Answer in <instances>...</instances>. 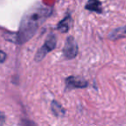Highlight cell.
Wrapping results in <instances>:
<instances>
[{
    "instance_id": "cell-1",
    "label": "cell",
    "mask_w": 126,
    "mask_h": 126,
    "mask_svg": "<svg viewBox=\"0 0 126 126\" xmlns=\"http://www.w3.org/2000/svg\"><path fill=\"white\" fill-rule=\"evenodd\" d=\"M50 13L51 9L42 5L30 10L22 19L19 30L15 35L14 42L17 44H24L30 41Z\"/></svg>"
},
{
    "instance_id": "cell-2",
    "label": "cell",
    "mask_w": 126,
    "mask_h": 126,
    "mask_svg": "<svg viewBox=\"0 0 126 126\" xmlns=\"http://www.w3.org/2000/svg\"><path fill=\"white\" fill-rule=\"evenodd\" d=\"M56 43H57V39H56L55 35L53 33H50L47 35V38H46L45 42H44L43 45L42 46V47H40L38 49V51H37V53L35 54V61H37V62L42 61L44 59V57L49 52H51V51L55 48Z\"/></svg>"
},
{
    "instance_id": "cell-3",
    "label": "cell",
    "mask_w": 126,
    "mask_h": 126,
    "mask_svg": "<svg viewBox=\"0 0 126 126\" xmlns=\"http://www.w3.org/2000/svg\"><path fill=\"white\" fill-rule=\"evenodd\" d=\"M78 45L73 36H68L63 47V54L67 59H74L78 54Z\"/></svg>"
},
{
    "instance_id": "cell-4",
    "label": "cell",
    "mask_w": 126,
    "mask_h": 126,
    "mask_svg": "<svg viewBox=\"0 0 126 126\" xmlns=\"http://www.w3.org/2000/svg\"><path fill=\"white\" fill-rule=\"evenodd\" d=\"M66 86H67V89L85 88L87 86V81L83 78L78 77V76H69L66 79Z\"/></svg>"
},
{
    "instance_id": "cell-5",
    "label": "cell",
    "mask_w": 126,
    "mask_h": 126,
    "mask_svg": "<svg viewBox=\"0 0 126 126\" xmlns=\"http://www.w3.org/2000/svg\"><path fill=\"white\" fill-rule=\"evenodd\" d=\"M72 18H71V16L68 15L65 18H63L57 25V29L58 30H60L62 33H67V31L70 29L71 25H72Z\"/></svg>"
},
{
    "instance_id": "cell-6",
    "label": "cell",
    "mask_w": 126,
    "mask_h": 126,
    "mask_svg": "<svg viewBox=\"0 0 126 126\" xmlns=\"http://www.w3.org/2000/svg\"><path fill=\"white\" fill-rule=\"evenodd\" d=\"M86 9L88 11L100 13L102 11L101 3L99 2V0H88L86 5Z\"/></svg>"
},
{
    "instance_id": "cell-7",
    "label": "cell",
    "mask_w": 126,
    "mask_h": 126,
    "mask_svg": "<svg viewBox=\"0 0 126 126\" xmlns=\"http://www.w3.org/2000/svg\"><path fill=\"white\" fill-rule=\"evenodd\" d=\"M51 110L54 112V114L57 117H63L65 115V110L63 107L55 100H53L51 103Z\"/></svg>"
},
{
    "instance_id": "cell-8",
    "label": "cell",
    "mask_w": 126,
    "mask_h": 126,
    "mask_svg": "<svg viewBox=\"0 0 126 126\" xmlns=\"http://www.w3.org/2000/svg\"><path fill=\"white\" fill-rule=\"evenodd\" d=\"M126 35V27H123V28H119L117 30H113L111 33L109 35V38L112 39V40H116L120 37H123V35Z\"/></svg>"
},
{
    "instance_id": "cell-9",
    "label": "cell",
    "mask_w": 126,
    "mask_h": 126,
    "mask_svg": "<svg viewBox=\"0 0 126 126\" xmlns=\"http://www.w3.org/2000/svg\"><path fill=\"white\" fill-rule=\"evenodd\" d=\"M6 57H7V55L5 53L4 51L0 50V63H4L6 60Z\"/></svg>"
},
{
    "instance_id": "cell-10",
    "label": "cell",
    "mask_w": 126,
    "mask_h": 126,
    "mask_svg": "<svg viewBox=\"0 0 126 126\" xmlns=\"http://www.w3.org/2000/svg\"><path fill=\"white\" fill-rule=\"evenodd\" d=\"M4 122H5V115L2 111H0V125L4 124Z\"/></svg>"
}]
</instances>
